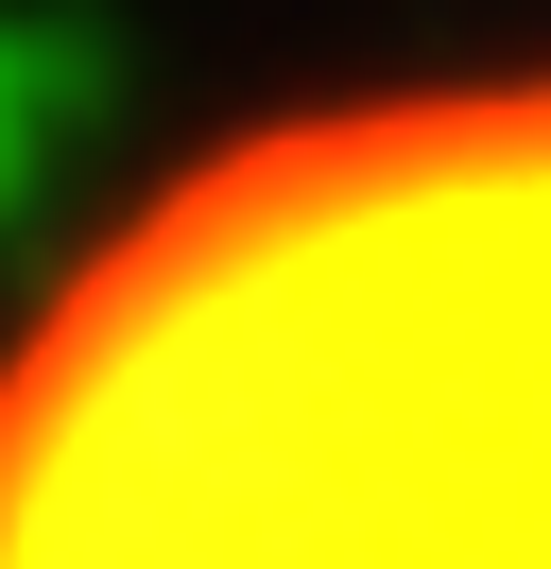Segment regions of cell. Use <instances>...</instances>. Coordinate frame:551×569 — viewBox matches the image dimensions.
<instances>
[{
    "mask_svg": "<svg viewBox=\"0 0 551 569\" xmlns=\"http://www.w3.org/2000/svg\"><path fill=\"white\" fill-rule=\"evenodd\" d=\"M0 569H551V18L69 224L0 311Z\"/></svg>",
    "mask_w": 551,
    "mask_h": 569,
    "instance_id": "6da1fadb",
    "label": "cell"
}]
</instances>
